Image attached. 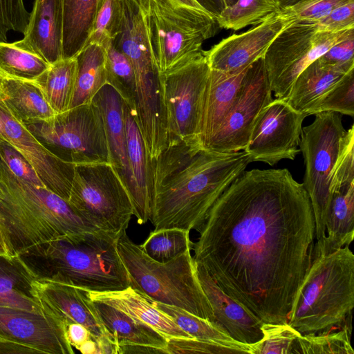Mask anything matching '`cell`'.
I'll return each mask as SVG.
<instances>
[{
	"instance_id": "52a82bcc",
	"label": "cell",
	"mask_w": 354,
	"mask_h": 354,
	"mask_svg": "<svg viewBox=\"0 0 354 354\" xmlns=\"http://www.w3.org/2000/svg\"><path fill=\"white\" fill-rule=\"evenodd\" d=\"M151 50L160 73L179 67L203 52L218 30L216 19L191 8H171L139 0Z\"/></svg>"
},
{
	"instance_id": "f6af8a7d",
	"label": "cell",
	"mask_w": 354,
	"mask_h": 354,
	"mask_svg": "<svg viewBox=\"0 0 354 354\" xmlns=\"http://www.w3.org/2000/svg\"><path fill=\"white\" fill-rule=\"evenodd\" d=\"M350 1L351 0H307L283 11L290 13L296 20L315 22Z\"/></svg>"
},
{
	"instance_id": "30bf717a",
	"label": "cell",
	"mask_w": 354,
	"mask_h": 354,
	"mask_svg": "<svg viewBox=\"0 0 354 354\" xmlns=\"http://www.w3.org/2000/svg\"><path fill=\"white\" fill-rule=\"evenodd\" d=\"M68 201L99 230L119 236L133 215L129 193L109 163L75 165Z\"/></svg>"
},
{
	"instance_id": "d4e9b609",
	"label": "cell",
	"mask_w": 354,
	"mask_h": 354,
	"mask_svg": "<svg viewBox=\"0 0 354 354\" xmlns=\"http://www.w3.org/2000/svg\"><path fill=\"white\" fill-rule=\"evenodd\" d=\"M92 300L111 305L151 326L166 338L194 339L180 328L165 313L158 309L153 300L131 287L109 292H90Z\"/></svg>"
},
{
	"instance_id": "f35d334b",
	"label": "cell",
	"mask_w": 354,
	"mask_h": 354,
	"mask_svg": "<svg viewBox=\"0 0 354 354\" xmlns=\"http://www.w3.org/2000/svg\"><path fill=\"white\" fill-rule=\"evenodd\" d=\"M124 0H97L88 44L105 48L119 33Z\"/></svg>"
},
{
	"instance_id": "d6986e66",
	"label": "cell",
	"mask_w": 354,
	"mask_h": 354,
	"mask_svg": "<svg viewBox=\"0 0 354 354\" xmlns=\"http://www.w3.org/2000/svg\"><path fill=\"white\" fill-rule=\"evenodd\" d=\"M32 284L43 313L57 319L66 329L68 324L77 323L85 326L94 339L106 335L88 290L35 279Z\"/></svg>"
},
{
	"instance_id": "9a60e30c",
	"label": "cell",
	"mask_w": 354,
	"mask_h": 354,
	"mask_svg": "<svg viewBox=\"0 0 354 354\" xmlns=\"http://www.w3.org/2000/svg\"><path fill=\"white\" fill-rule=\"evenodd\" d=\"M272 100L260 58L248 68L234 104L205 149L221 153L244 151L259 113Z\"/></svg>"
},
{
	"instance_id": "7bdbcfd3",
	"label": "cell",
	"mask_w": 354,
	"mask_h": 354,
	"mask_svg": "<svg viewBox=\"0 0 354 354\" xmlns=\"http://www.w3.org/2000/svg\"><path fill=\"white\" fill-rule=\"evenodd\" d=\"M29 17L24 0H0V41H7L10 30L24 34Z\"/></svg>"
},
{
	"instance_id": "5bb4252c",
	"label": "cell",
	"mask_w": 354,
	"mask_h": 354,
	"mask_svg": "<svg viewBox=\"0 0 354 354\" xmlns=\"http://www.w3.org/2000/svg\"><path fill=\"white\" fill-rule=\"evenodd\" d=\"M307 116L284 100H272L259 113L244 151L252 162L271 166L283 159L294 160L300 152L302 123Z\"/></svg>"
},
{
	"instance_id": "7a4b0ae2",
	"label": "cell",
	"mask_w": 354,
	"mask_h": 354,
	"mask_svg": "<svg viewBox=\"0 0 354 354\" xmlns=\"http://www.w3.org/2000/svg\"><path fill=\"white\" fill-rule=\"evenodd\" d=\"M252 162L244 151L221 153L180 141L150 160L154 230L199 231L223 192Z\"/></svg>"
},
{
	"instance_id": "3957f363",
	"label": "cell",
	"mask_w": 354,
	"mask_h": 354,
	"mask_svg": "<svg viewBox=\"0 0 354 354\" xmlns=\"http://www.w3.org/2000/svg\"><path fill=\"white\" fill-rule=\"evenodd\" d=\"M119 235L103 230L66 236L34 245L17 257L35 279L109 292L130 286L119 255Z\"/></svg>"
},
{
	"instance_id": "836d02e7",
	"label": "cell",
	"mask_w": 354,
	"mask_h": 354,
	"mask_svg": "<svg viewBox=\"0 0 354 354\" xmlns=\"http://www.w3.org/2000/svg\"><path fill=\"white\" fill-rule=\"evenodd\" d=\"M77 68L75 57L62 59L50 64L35 82L55 114L70 109L75 91Z\"/></svg>"
},
{
	"instance_id": "60d3db41",
	"label": "cell",
	"mask_w": 354,
	"mask_h": 354,
	"mask_svg": "<svg viewBox=\"0 0 354 354\" xmlns=\"http://www.w3.org/2000/svg\"><path fill=\"white\" fill-rule=\"evenodd\" d=\"M336 330L301 335L297 339L300 353L354 354L351 345V326L344 323Z\"/></svg>"
},
{
	"instance_id": "ba28073f",
	"label": "cell",
	"mask_w": 354,
	"mask_h": 354,
	"mask_svg": "<svg viewBox=\"0 0 354 354\" xmlns=\"http://www.w3.org/2000/svg\"><path fill=\"white\" fill-rule=\"evenodd\" d=\"M346 132L338 113L315 114L314 121L302 128L299 142L305 164L302 183L310 201L315 225L313 255L322 248L329 213L331 174Z\"/></svg>"
},
{
	"instance_id": "7dc6e473",
	"label": "cell",
	"mask_w": 354,
	"mask_h": 354,
	"mask_svg": "<svg viewBox=\"0 0 354 354\" xmlns=\"http://www.w3.org/2000/svg\"><path fill=\"white\" fill-rule=\"evenodd\" d=\"M168 354H232L235 352L217 344L196 339L171 338L167 340Z\"/></svg>"
},
{
	"instance_id": "74e56055",
	"label": "cell",
	"mask_w": 354,
	"mask_h": 354,
	"mask_svg": "<svg viewBox=\"0 0 354 354\" xmlns=\"http://www.w3.org/2000/svg\"><path fill=\"white\" fill-rule=\"evenodd\" d=\"M106 82L122 99L136 109V77L129 58L110 42L105 48Z\"/></svg>"
},
{
	"instance_id": "484cf974",
	"label": "cell",
	"mask_w": 354,
	"mask_h": 354,
	"mask_svg": "<svg viewBox=\"0 0 354 354\" xmlns=\"http://www.w3.org/2000/svg\"><path fill=\"white\" fill-rule=\"evenodd\" d=\"M93 301L104 327L106 336L113 342L117 345L144 344L167 351L168 339L156 329L111 305Z\"/></svg>"
},
{
	"instance_id": "8d00e7d4",
	"label": "cell",
	"mask_w": 354,
	"mask_h": 354,
	"mask_svg": "<svg viewBox=\"0 0 354 354\" xmlns=\"http://www.w3.org/2000/svg\"><path fill=\"white\" fill-rule=\"evenodd\" d=\"M189 232L180 228L153 230L139 246L149 258L166 263L192 249Z\"/></svg>"
},
{
	"instance_id": "9f6ffc18",
	"label": "cell",
	"mask_w": 354,
	"mask_h": 354,
	"mask_svg": "<svg viewBox=\"0 0 354 354\" xmlns=\"http://www.w3.org/2000/svg\"><path fill=\"white\" fill-rule=\"evenodd\" d=\"M279 7L280 11L286 10L297 4L307 0H273Z\"/></svg>"
},
{
	"instance_id": "b9f144b4",
	"label": "cell",
	"mask_w": 354,
	"mask_h": 354,
	"mask_svg": "<svg viewBox=\"0 0 354 354\" xmlns=\"http://www.w3.org/2000/svg\"><path fill=\"white\" fill-rule=\"evenodd\" d=\"M325 111L354 116V69L329 88L310 109L308 115Z\"/></svg>"
},
{
	"instance_id": "6f0895ef",
	"label": "cell",
	"mask_w": 354,
	"mask_h": 354,
	"mask_svg": "<svg viewBox=\"0 0 354 354\" xmlns=\"http://www.w3.org/2000/svg\"><path fill=\"white\" fill-rule=\"evenodd\" d=\"M0 255L10 257L0 231Z\"/></svg>"
},
{
	"instance_id": "cb8c5ba5",
	"label": "cell",
	"mask_w": 354,
	"mask_h": 354,
	"mask_svg": "<svg viewBox=\"0 0 354 354\" xmlns=\"http://www.w3.org/2000/svg\"><path fill=\"white\" fill-rule=\"evenodd\" d=\"M249 67L232 72L210 68L199 136L203 149L206 147L229 113Z\"/></svg>"
},
{
	"instance_id": "1f68e13d",
	"label": "cell",
	"mask_w": 354,
	"mask_h": 354,
	"mask_svg": "<svg viewBox=\"0 0 354 354\" xmlns=\"http://www.w3.org/2000/svg\"><path fill=\"white\" fill-rule=\"evenodd\" d=\"M97 0H62V59L72 58L86 46Z\"/></svg>"
},
{
	"instance_id": "4dcf8cb0",
	"label": "cell",
	"mask_w": 354,
	"mask_h": 354,
	"mask_svg": "<svg viewBox=\"0 0 354 354\" xmlns=\"http://www.w3.org/2000/svg\"><path fill=\"white\" fill-rule=\"evenodd\" d=\"M77 77L70 109L91 103L106 82L104 48L97 44H86L75 56Z\"/></svg>"
},
{
	"instance_id": "9c48e42d",
	"label": "cell",
	"mask_w": 354,
	"mask_h": 354,
	"mask_svg": "<svg viewBox=\"0 0 354 354\" xmlns=\"http://www.w3.org/2000/svg\"><path fill=\"white\" fill-rule=\"evenodd\" d=\"M26 125L48 150L68 162L111 164L104 121L92 102Z\"/></svg>"
},
{
	"instance_id": "11a10c76",
	"label": "cell",
	"mask_w": 354,
	"mask_h": 354,
	"mask_svg": "<svg viewBox=\"0 0 354 354\" xmlns=\"http://www.w3.org/2000/svg\"><path fill=\"white\" fill-rule=\"evenodd\" d=\"M77 349L82 354H98L97 343L92 337L80 344Z\"/></svg>"
},
{
	"instance_id": "db71d44e",
	"label": "cell",
	"mask_w": 354,
	"mask_h": 354,
	"mask_svg": "<svg viewBox=\"0 0 354 354\" xmlns=\"http://www.w3.org/2000/svg\"><path fill=\"white\" fill-rule=\"evenodd\" d=\"M98 348V354H118V345L107 336L103 335L95 339Z\"/></svg>"
},
{
	"instance_id": "f907efd6",
	"label": "cell",
	"mask_w": 354,
	"mask_h": 354,
	"mask_svg": "<svg viewBox=\"0 0 354 354\" xmlns=\"http://www.w3.org/2000/svg\"><path fill=\"white\" fill-rule=\"evenodd\" d=\"M118 354H167V352L165 349L148 345L122 344L118 345Z\"/></svg>"
},
{
	"instance_id": "ac0fdd59",
	"label": "cell",
	"mask_w": 354,
	"mask_h": 354,
	"mask_svg": "<svg viewBox=\"0 0 354 354\" xmlns=\"http://www.w3.org/2000/svg\"><path fill=\"white\" fill-rule=\"evenodd\" d=\"M295 20L288 12H277L252 28L222 39L205 51L210 68L232 72L248 67L263 57L276 37Z\"/></svg>"
},
{
	"instance_id": "4fadbf2b",
	"label": "cell",
	"mask_w": 354,
	"mask_h": 354,
	"mask_svg": "<svg viewBox=\"0 0 354 354\" xmlns=\"http://www.w3.org/2000/svg\"><path fill=\"white\" fill-rule=\"evenodd\" d=\"M113 44L132 64L137 111L142 114L158 112L162 106L160 72L151 50L139 0L124 1L120 30Z\"/></svg>"
},
{
	"instance_id": "7402d4cb",
	"label": "cell",
	"mask_w": 354,
	"mask_h": 354,
	"mask_svg": "<svg viewBox=\"0 0 354 354\" xmlns=\"http://www.w3.org/2000/svg\"><path fill=\"white\" fill-rule=\"evenodd\" d=\"M91 102L100 109L104 121L111 165L126 187L133 205L136 189L128 160L122 99L106 84Z\"/></svg>"
},
{
	"instance_id": "ee69618b",
	"label": "cell",
	"mask_w": 354,
	"mask_h": 354,
	"mask_svg": "<svg viewBox=\"0 0 354 354\" xmlns=\"http://www.w3.org/2000/svg\"><path fill=\"white\" fill-rule=\"evenodd\" d=\"M0 158L17 177L37 185L45 186L28 161L3 139L0 140Z\"/></svg>"
},
{
	"instance_id": "ffe728a7",
	"label": "cell",
	"mask_w": 354,
	"mask_h": 354,
	"mask_svg": "<svg viewBox=\"0 0 354 354\" xmlns=\"http://www.w3.org/2000/svg\"><path fill=\"white\" fill-rule=\"evenodd\" d=\"M196 266L200 284L211 304L214 322L237 342L252 344L260 340L263 322L224 293L202 266L196 263Z\"/></svg>"
},
{
	"instance_id": "83f0119b",
	"label": "cell",
	"mask_w": 354,
	"mask_h": 354,
	"mask_svg": "<svg viewBox=\"0 0 354 354\" xmlns=\"http://www.w3.org/2000/svg\"><path fill=\"white\" fill-rule=\"evenodd\" d=\"M0 101L25 124L47 120L55 115L34 82L0 76Z\"/></svg>"
},
{
	"instance_id": "91938a15",
	"label": "cell",
	"mask_w": 354,
	"mask_h": 354,
	"mask_svg": "<svg viewBox=\"0 0 354 354\" xmlns=\"http://www.w3.org/2000/svg\"><path fill=\"white\" fill-rule=\"evenodd\" d=\"M1 124H0V140L3 139L2 136H1Z\"/></svg>"
},
{
	"instance_id": "680465c9",
	"label": "cell",
	"mask_w": 354,
	"mask_h": 354,
	"mask_svg": "<svg viewBox=\"0 0 354 354\" xmlns=\"http://www.w3.org/2000/svg\"><path fill=\"white\" fill-rule=\"evenodd\" d=\"M224 1V3H225V8L226 7H229L230 6H232L233 3H234L236 0H223Z\"/></svg>"
},
{
	"instance_id": "8fae6325",
	"label": "cell",
	"mask_w": 354,
	"mask_h": 354,
	"mask_svg": "<svg viewBox=\"0 0 354 354\" xmlns=\"http://www.w3.org/2000/svg\"><path fill=\"white\" fill-rule=\"evenodd\" d=\"M354 32V28L321 31L315 22L295 20L271 43L263 60L270 88L286 100L297 76L330 48Z\"/></svg>"
},
{
	"instance_id": "277c9868",
	"label": "cell",
	"mask_w": 354,
	"mask_h": 354,
	"mask_svg": "<svg viewBox=\"0 0 354 354\" xmlns=\"http://www.w3.org/2000/svg\"><path fill=\"white\" fill-rule=\"evenodd\" d=\"M96 230L68 201L17 177L0 158V231L10 257L42 243Z\"/></svg>"
},
{
	"instance_id": "603a6c76",
	"label": "cell",
	"mask_w": 354,
	"mask_h": 354,
	"mask_svg": "<svg viewBox=\"0 0 354 354\" xmlns=\"http://www.w3.org/2000/svg\"><path fill=\"white\" fill-rule=\"evenodd\" d=\"M122 102L128 160L136 189L133 215L138 224L143 225L151 221L153 213L150 158L140 131L136 110Z\"/></svg>"
},
{
	"instance_id": "c3c4849f",
	"label": "cell",
	"mask_w": 354,
	"mask_h": 354,
	"mask_svg": "<svg viewBox=\"0 0 354 354\" xmlns=\"http://www.w3.org/2000/svg\"><path fill=\"white\" fill-rule=\"evenodd\" d=\"M315 22L321 31H338L354 28V0L338 6L327 16Z\"/></svg>"
},
{
	"instance_id": "8992f818",
	"label": "cell",
	"mask_w": 354,
	"mask_h": 354,
	"mask_svg": "<svg viewBox=\"0 0 354 354\" xmlns=\"http://www.w3.org/2000/svg\"><path fill=\"white\" fill-rule=\"evenodd\" d=\"M117 248L128 272L130 287L155 301L214 322L211 304L198 278L192 249L170 261L159 263L143 252L126 232L118 238Z\"/></svg>"
},
{
	"instance_id": "6da1fadb",
	"label": "cell",
	"mask_w": 354,
	"mask_h": 354,
	"mask_svg": "<svg viewBox=\"0 0 354 354\" xmlns=\"http://www.w3.org/2000/svg\"><path fill=\"white\" fill-rule=\"evenodd\" d=\"M193 259L263 322L288 323L313 259L309 196L287 169L243 171L209 209Z\"/></svg>"
},
{
	"instance_id": "4316f807",
	"label": "cell",
	"mask_w": 354,
	"mask_h": 354,
	"mask_svg": "<svg viewBox=\"0 0 354 354\" xmlns=\"http://www.w3.org/2000/svg\"><path fill=\"white\" fill-rule=\"evenodd\" d=\"M353 222L354 181H352L341 185L330 194L325 239L313 258L349 245L353 240Z\"/></svg>"
},
{
	"instance_id": "f5cc1de1",
	"label": "cell",
	"mask_w": 354,
	"mask_h": 354,
	"mask_svg": "<svg viewBox=\"0 0 354 354\" xmlns=\"http://www.w3.org/2000/svg\"><path fill=\"white\" fill-rule=\"evenodd\" d=\"M153 1L162 6H165V7L171 8H195V9L203 10V9L194 0H153Z\"/></svg>"
},
{
	"instance_id": "f1b7e54d",
	"label": "cell",
	"mask_w": 354,
	"mask_h": 354,
	"mask_svg": "<svg viewBox=\"0 0 354 354\" xmlns=\"http://www.w3.org/2000/svg\"><path fill=\"white\" fill-rule=\"evenodd\" d=\"M33 279L17 257L0 255V306L46 315L34 294Z\"/></svg>"
},
{
	"instance_id": "e0dca14e",
	"label": "cell",
	"mask_w": 354,
	"mask_h": 354,
	"mask_svg": "<svg viewBox=\"0 0 354 354\" xmlns=\"http://www.w3.org/2000/svg\"><path fill=\"white\" fill-rule=\"evenodd\" d=\"M0 124L3 139L28 161L48 189L68 201L75 165L48 150L1 101Z\"/></svg>"
},
{
	"instance_id": "5b68a950",
	"label": "cell",
	"mask_w": 354,
	"mask_h": 354,
	"mask_svg": "<svg viewBox=\"0 0 354 354\" xmlns=\"http://www.w3.org/2000/svg\"><path fill=\"white\" fill-rule=\"evenodd\" d=\"M354 306V255L349 245L313 258L288 323L301 335L339 329Z\"/></svg>"
},
{
	"instance_id": "7c38bea8",
	"label": "cell",
	"mask_w": 354,
	"mask_h": 354,
	"mask_svg": "<svg viewBox=\"0 0 354 354\" xmlns=\"http://www.w3.org/2000/svg\"><path fill=\"white\" fill-rule=\"evenodd\" d=\"M210 67L205 51L160 73L166 145L185 141L201 145V122Z\"/></svg>"
},
{
	"instance_id": "d590c367",
	"label": "cell",
	"mask_w": 354,
	"mask_h": 354,
	"mask_svg": "<svg viewBox=\"0 0 354 354\" xmlns=\"http://www.w3.org/2000/svg\"><path fill=\"white\" fill-rule=\"evenodd\" d=\"M277 12L280 10L273 0H236L225 8L216 19L219 28L238 30L257 25Z\"/></svg>"
},
{
	"instance_id": "44dd1931",
	"label": "cell",
	"mask_w": 354,
	"mask_h": 354,
	"mask_svg": "<svg viewBox=\"0 0 354 354\" xmlns=\"http://www.w3.org/2000/svg\"><path fill=\"white\" fill-rule=\"evenodd\" d=\"M62 0H35L24 37L14 44L52 64L62 59Z\"/></svg>"
},
{
	"instance_id": "d6a6232c",
	"label": "cell",
	"mask_w": 354,
	"mask_h": 354,
	"mask_svg": "<svg viewBox=\"0 0 354 354\" xmlns=\"http://www.w3.org/2000/svg\"><path fill=\"white\" fill-rule=\"evenodd\" d=\"M154 306L168 315L174 323L192 338L217 344L237 354H252L250 344L234 340L217 323L199 317L180 308L166 305L153 300Z\"/></svg>"
},
{
	"instance_id": "bcb514c9",
	"label": "cell",
	"mask_w": 354,
	"mask_h": 354,
	"mask_svg": "<svg viewBox=\"0 0 354 354\" xmlns=\"http://www.w3.org/2000/svg\"><path fill=\"white\" fill-rule=\"evenodd\" d=\"M354 32L318 58L323 64L346 71L354 68Z\"/></svg>"
},
{
	"instance_id": "ab89813d",
	"label": "cell",
	"mask_w": 354,
	"mask_h": 354,
	"mask_svg": "<svg viewBox=\"0 0 354 354\" xmlns=\"http://www.w3.org/2000/svg\"><path fill=\"white\" fill-rule=\"evenodd\" d=\"M262 338L250 344L252 354L300 353L298 337L301 335L288 323L263 322Z\"/></svg>"
},
{
	"instance_id": "681fc988",
	"label": "cell",
	"mask_w": 354,
	"mask_h": 354,
	"mask_svg": "<svg viewBox=\"0 0 354 354\" xmlns=\"http://www.w3.org/2000/svg\"><path fill=\"white\" fill-rule=\"evenodd\" d=\"M66 334L70 344L76 349L80 344L92 337L91 333L85 326L77 323L68 324L66 326Z\"/></svg>"
},
{
	"instance_id": "816d5d0a",
	"label": "cell",
	"mask_w": 354,
	"mask_h": 354,
	"mask_svg": "<svg viewBox=\"0 0 354 354\" xmlns=\"http://www.w3.org/2000/svg\"><path fill=\"white\" fill-rule=\"evenodd\" d=\"M204 11L216 19L225 9L223 0H194Z\"/></svg>"
},
{
	"instance_id": "e575fe53",
	"label": "cell",
	"mask_w": 354,
	"mask_h": 354,
	"mask_svg": "<svg viewBox=\"0 0 354 354\" xmlns=\"http://www.w3.org/2000/svg\"><path fill=\"white\" fill-rule=\"evenodd\" d=\"M50 64L36 54L0 41V76L35 83Z\"/></svg>"
},
{
	"instance_id": "f546056e",
	"label": "cell",
	"mask_w": 354,
	"mask_h": 354,
	"mask_svg": "<svg viewBox=\"0 0 354 354\" xmlns=\"http://www.w3.org/2000/svg\"><path fill=\"white\" fill-rule=\"evenodd\" d=\"M347 72L324 65L317 59L297 76L284 100L308 116L313 104Z\"/></svg>"
},
{
	"instance_id": "2e32d148",
	"label": "cell",
	"mask_w": 354,
	"mask_h": 354,
	"mask_svg": "<svg viewBox=\"0 0 354 354\" xmlns=\"http://www.w3.org/2000/svg\"><path fill=\"white\" fill-rule=\"evenodd\" d=\"M0 353L73 354L66 328L46 315L0 306Z\"/></svg>"
}]
</instances>
